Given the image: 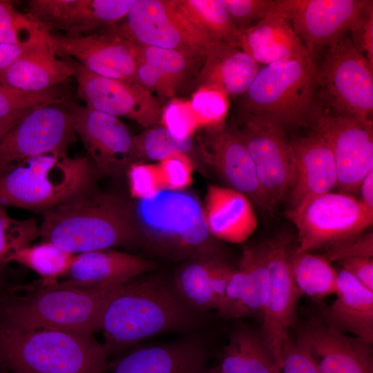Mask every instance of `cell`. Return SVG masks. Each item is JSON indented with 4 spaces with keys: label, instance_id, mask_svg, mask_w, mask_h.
Returning <instances> with one entry per match:
<instances>
[{
    "label": "cell",
    "instance_id": "cell-44",
    "mask_svg": "<svg viewBox=\"0 0 373 373\" xmlns=\"http://www.w3.org/2000/svg\"><path fill=\"white\" fill-rule=\"evenodd\" d=\"M229 17L240 32L262 19L274 7V0H223Z\"/></svg>",
    "mask_w": 373,
    "mask_h": 373
},
{
    "label": "cell",
    "instance_id": "cell-3",
    "mask_svg": "<svg viewBox=\"0 0 373 373\" xmlns=\"http://www.w3.org/2000/svg\"><path fill=\"white\" fill-rule=\"evenodd\" d=\"M119 287L93 291L61 281L19 296L8 288L0 298V325L93 335L100 331L106 307Z\"/></svg>",
    "mask_w": 373,
    "mask_h": 373
},
{
    "label": "cell",
    "instance_id": "cell-54",
    "mask_svg": "<svg viewBox=\"0 0 373 373\" xmlns=\"http://www.w3.org/2000/svg\"><path fill=\"white\" fill-rule=\"evenodd\" d=\"M0 373H16L0 366Z\"/></svg>",
    "mask_w": 373,
    "mask_h": 373
},
{
    "label": "cell",
    "instance_id": "cell-5",
    "mask_svg": "<svg viewBox=\"0 0 373 373\" xmlns=\"http://www.w3.org/2000/svg\"><path fill=\"white\" fill-rule=\"evenodd\" d=\"M133 211L141 242L158 254L175 260L221 257L209 231L203 205L192 194L164 189L137 200Z\"/></svg>",
    "mask_w": 373,
    "mask_h": 373
},
{
    "label": "cell",
    "instance_id": "cell-47",
    "mask_svg": "<svg viewBox=\"0 0 373 373\" xmlns=\"http://www.w3.org/2000/svg\"><path fill=\"white\" fill-rule=\"evenodd\" d=\"M281 373H320L316 363L307 349L289 337L283 352Z\"/></svg>",
    "mask_w": 373,
    "mask_h": 373
},
{
    "label": "cell",
    "instance_id": "cell-39",
    "mask_svg": "<svg viewBox=\"0 0 373 373\" xmlns=\"http://www.w3.org/2000/svg\"><path fill=\"white\" fill-rule=\"evenodd\" d=\"M64 97L57 88L28 91L0 84V119L41 106L59 104Z\"/></svg>",
    "mask_w": 373,
    "mask_h": 373
},
{
    "label": "cell",
    "instance_id": "cell-33",
    "mask_svg": "<svg viewBox=\"0 0 373 373\" xmlns=\"http://www.w3.org/2000/svg\"><path fill=\"white\" fill-rule=\"evenodd\" d=\"M222 262L221 257L193 259L182 266L175 276L173 280L180 294L200 312L218 311L215 289Z\"/></svg>",
    "mask_w": 373,
    "mask_h": 373
},
{
    "label": "cell",
    "instance_id": "cell-46",
    "mask_svg": "<svg viewBox=\"0 0 373 373\" xmlns=\"http://www.w3.org/2000/svg\"><path fill=\"white\" fill-rule=\"evenodd\" d=\"M356 50L373 65V1L365 5L349 30Z\"/></svg>",
    "mask_w": 373,
    "mask_h": 373
},
{
    "label": "cell",
    "instance_id": "cell-11",
    "mask_svg": "<svg viewBox=\"0 0 373 373\" xmlns=\"http://www.w3.org/2000/svg\"><path fill=\"white\" fill-rule=\"evenodd\" d=\"M71 111L58 104L30 110L0 139V176L41 154H67L75 140Z\"/></svg>",
    "mask_w": 373,
    "mask_h": 373
},
{
    "label": "cell",
    "instance_id": "cell-6",
    "mask_svg": "<svg viewBox=\"0 0 373 373\" xmlns=\"http://www.w3.org/2000/svg\"><path fill=\"white\" fill-rule=\"evenodd\" d=\"M0 366L16 373H107V355L93 334L0 325Z\"/></svg>",
    "mask_w": 373,
    "mask_h": 373
},
{
    "label": "cell",
    "instance_id": "cell-35",
    "mask_svg": "<svg viewBox=\"0 0 373 373\" xmlns=\"http://www.w3.org/2000/svg\"><path fill=\"white\" fill-rule=\"evenodd\" d=\"M290 271L301 294L320 300L334 294L338 272L324 256L310 252L289 253Z\"/></svg>",
    "mask_w": 373,
    "mask_h": 373
},
{
    "label": "cell",
    "instance_id": "cell-51",
    "mask_svg": "<svg viewBox=\"0 0 373 373\" xmlns=\"http://www.w3.org/2000/svg\"><path fill=\"white\" fill-rule=\"evenodd\" d=\"M359 189L364 205L373 210V169L369 171L363 179Z\"/></svg>",
    "mask_w": 373,
    "mask_h": 373
},
{
    "label": "cell",
    "instance_id": "cell-7",
    "mask_svg": "<svg viewBox=\"0 0 373 373\" xmlns=\"http://www.w3.org/2000/svg\"><path fill=\"white\" fill-rule=\"evenodd\" d=\"M93 181L87 157L41 154L0 176V205L44 212L91 189Z\"/></svg>",
    "mask_w": 373,
    "mask_h": 373
},
{
    "label": "cell",
    "instance_id": "cell-37",
    "mask_svg": "<svg viewBox=\"0 0 373 373\" xmlns=\"http://www.w3.org/2000/svg\"><path fill=\"white\" fill-rule=\"evenodd\" d=\"M39 236V226L32 218L17 220L10 217L0 205V279L12 255L30 245Z\"/></svg>",
    "mask_w": 373,
    "mask_h": 373
},
{
    "label": "cell",
    "instance_id": "cell-40",
    "mask_svg": "<svg viewBox=\"0 0 373 373\" xmlns=\"http://www.w3.org/2000/svg\"><path fill=\"white\" fill-rule=\"evenodd\" d=\"M227 96L223 91L209 87H201L193 93L189 103L200 126L224 123L229 109Z\"/></svg>",
    "mask_w": 373,
    "mask_h": 373
},
{
    "label": "cell",
    "instance_id": "cell-12",
    "mask_svg": "<svg viewBox=\"0 0 373 373\" xmlns=\"http://www.w3.org/2000/svg\"><path fill=\"white\" fill-rule=\"evenodd\" d=\"M287 236L267 240L269 283L260 334L280 369L283 347L301 295L291 274Z\"/></svg>",
    "mask_w": 373,
    "mask_h": 373
},
{
    "label": "cell",
    "instance_id": "cell-55",
    "mask_svg": "<svg viewBox=\"0 0 373 373\" xmlns=\"http://www.w3.org/2000/svg\"><path fill=\"white\" fill-rule=\"evenodd\" d=\"M202 373H205L204 371L202 372ZM216 373H220V371L218 372H216Z\"/></svg>",
    "mask_w": 373,
    "mask_h": 373
},
{
    "label": "cell",
    "instance_id": "cell-9",
    "mask_svg": "<svg viewBox=\"0 0 373 373\" xmlns=\"http://www.w3.org/2000/svg\"><path fill=\"white\" fill-rule=\"evenodd\" d=\"M298 231L295 253L310 252L361 233L373 222V210L353 195L326 193L287 212Z\"/></svg>",
    "mask_w": 373,
    "mask_h": 373
},
{
    "label": "cell",
    "instance_id": "cell-13",
    "mask_svg": "<svg viewBox=\"0 0 373 373\" xmlns=\"http://www.w3.org/2000/svg\"><path fill=\"white\" fill-rule=\"evenodd\" d=\"M42 31L57 56L71 58L97 75L140 84L135 46L117 34L113 26L80 36Z\"/></svg>",
    "mask_w": 373,
    "mask_h": 373
},
{
    "label": "cell",
    "instance_id": "cell-50",
    "mask_svg": "<svg viewBox=\"0 0 373 373\" xmlns=\"http://www.w3.org/2000/svg\"><path fill=\"white\" fill-rule=\"evenodd\" d=\"M41 30V29H40ZM42 34L39 33L31 40L21 44H0V72L7 68L24 52L33 46Z\"/></svg>",
    "mask_w": 373,
    "mask_h": 373
},
{
    "label": "cell",
    "instance_id": "cell-16",
    "mask_svg": "<svg viewBox=\"0 0 373 373\" xmlns=\"http://www.w3.org/2000/svg\"><path fill=\"white\" fill-rule=\"evenodd\" d=\"M79 97L86 105L117 117H126L143 127L161 123L162 108L153 93L140 84L104 77L69 57Z\"/></svg>",
    "mask_w": 373,
    "mask_h": 373
},
{
    "label": "cell",
    "instance_id": "cell-22",
    "mask_svg": "<svg viewBox=\"0 0 373 373\" xmlns=\"http://www.w3.org/2000/svg\"><path fill=\"white\" fill-rule=\"evenodd\" d=\"M294 163L293 182L289 190L290 209L331 192L336 186V171L332 151L316 131L305 136L289 139Z\"/></svg>",
    "mask_w": 373,
    "mask_h": 373
},
{
    "label": "cell",
    "instance_id": "cell-1",
    "mask_svg": "<svg viewBox=\"0 0 373 373\" xmlns=\"http://www.w3.org/2000/svg\"><path fill=\"white\" fill-rule=\"evenodd\" d=\"M142 276L120 286L106 307L100 331L107 356L144 339L192 331L204 323V313L182 296L174 280Z\"/></svg>",
    "mask_w": 373,
    "mask_h": 373
},
{
    "label": "cell",
    "instance_id": "cell-49",
    "mask_svg": "<svg viewBox=\"0 0 373 373\" xmlns=\"http://www.w3.org/2000/svg\"><path fill=\"white\" fill-rule=\"evenodd\" d=\"M343 269L350 274L367 289L373 291V261L372 258L352 257L338 260Z\"/></svg>",
    "mask_w": 373,
    "mask_h": 373
},
{
    "label": "cell",
    "instance_id": "cell-19",
    "mask_svg": "<svg viewBox=\"0 0 373 373\" xmlns=\"http://www.w3.org/2000/svg\"><path fill=\"white\" fill-rule=\"evenodd\" d=\"M137 0H30L27 15L39 28L68 36L94 33L117 25Z\"/></svg>",
    "mask_w": 373,
    "mask_h": 373
},
{
    "label": "cell",
    "instance_id": "cell-17",
    "mask_svg": "<svg viewBox=\"0 0 373 373\" xmlns=\"http://www.w3.org/2000/svg\"><path fill=\"white\" fill-rule=\"evenodd\" d=\"M313 130L326 140L332 151L336 187L343 193H357L364 177L373 169L372 120L360 121L322 113Z\"/></svg>",
    "mask_w": 373,
    "mask_h": 373
},
{
    "label": "cell",
    "instance_id": "cell-25",
    "mask_svg": "<svg viewBox=\"0 0 373 373\" xmlns=\"http://www.w3.org/2000/svg\"><path fill=\"white\" fill-rule=\"evenodd\" d=\"M336 298L321 309V319L329 327L373 342V291L344 269L338 272Z\"/></svg>",
    "mask_w": 373,
    "mask_h": 373
},
{
    "label": "cell",
    "instance_id": "cell-41",
    "mask_svg": "<svg viewBox=\"0 0 373 373\" xmlns=\"http://www.w3.org/2000/svg\"><path fill=\"white\" fill-rule=\"evenodd\" d=\"M40 30L27 14L17 11L10 1H0V44H24Z\"/></svg>",
    "mask_w": 373,
    "mask_h": 373
},
{
    "label": "cell",
    "instance_id": "cell-2",
    "mask_svg": "<svg viewBox=\"0 0 373 373\" xmlns=\"http://www.w3.org/2000/svg\"><path fill=\"white\" fill-rule=\"evenodd\" d=\"M43 213L39 236L74 255L141 242L133 208L90 189Z\"/></svg>",
    "mask_w": 373,
    "mask_h": 373
},
{
    "label": "cell",
    "instance_id": "cell-26",
    "mask_svg": "<svg viewBox=\"0 0 373 373\" xmlns=\"http://www.w3.org/2000/svg\"><path fill=\"white\" fill-rule=\"evenodd\" d=\"M207 353L202 343L183 340L134 350L111 373H202Z\"/></svg>",
    "mask_w": 373,
    "mask_h": 373
},
{
    "label": "cell",
    "instance_id": "cell-4",
    "mask_svg": "<svg viewBox=\"0 0 373 373\" xmlns=\"http://www.w3.org/2000/svg\"><path fill=\"white\" fill-rule=\"evenodd\" d=\"M244 114L286 131L314 127L323 113L318 66L310 59L264 66L243 94Z\"/></svg>",
    "mask_w": 373,
    "mask_h": 373
},
{
    "label": "cell",
    "instance_id": "cell-42",
    "mask_svg": "<svg viewBox=\"0 0 373 373\" xmlns=\"http://www.w3.org/2000/svg\"><path fill=\"white\" fill-rule=\"evenodd\" d=\"M126 174L131 195L137 200L151 198L164 189L158 164L135 162Z\"/></svg>",
    "mask_w": 373,
    "mask_h": 373
},
{
    "label": "cell",
    "instance_id": "cell-24",
    "mask_svg": "<svg viewBox=\"0 0 373 373\" xmlns=\"http://www.w3.org/2000/svg\"><path fill=\"white\" fill-rule=\"evenodd\" d=\"M73 77L71 65L57 58L42 31L33 46L0 72V84L28 91H44L57 88Z\"/></svg>",
    "mask_w": 373,
    "mask_h": 373
},
{
    "label": "cell",
    "instance_id": "cell-32",
    "mask_svg": "<svg viewBox=\"0 0 373 373\" xmlns=\"http://www.w3.org/2000/svg\"><path fill=\"white\" fill-rule=\"evenodd\" d=\"M233 276L241 292L238 318H262L269 283L267 240L244 247L239 267Z\"/></svg>",
    "mask_w": 373,
    "mask_h": 373
},
{
    "label": "cell",
    "instance_id": "cell-36",
    "mask_svg": "<svg viewBox=\"0 0 373 373\" xmlns=\"http://www.w3.org/2000/svg\"><path fill=\"white\" fill-rule=\"evenodd\" d=\"M74 256L50 242L44 241L19 249L12 255L10 262H17L32 270L41 277V285L50 286L66 276Z\"/></svg>",
    "mask_w": 373,
    "mask_h": 373
},
{
    "label": "cell",
    "instance_id": "cell-28",
    "mask_svg": "<svg viewBox=\"0 0 373 373\" xmlns=\"http://www.w3.org/2000/svg\"><path fill=\"white\" fill-rule=\"evenodd\" d=\"M203 209L209 231L218 240L241 243L256 229L251 200L231 188L209 185Z\"/></svg>",
    "mask_w": 373,
    "mask_h": 373
},
{
    "label": "cell",
    "instance_id": "cell-30",
    "mask_svg": "<svg viewBox=\"0 0 373 373\" xmlns=\"http://www.w3.org/2000/svg\"><path fill=\"white\" fill-rule=\"evenodd\" d=\"M135 46L139 84L151 93L171 97L186 75L193 57L173 49Z\"/></svg>",
    "mask_w": 373,
    "mask_h": 373
},
{
    "label": "cell",
    "instance_id": "cell-8",
    "mask_svg": "<svg viewBox=\"0 0 373 373\" xmlns=\"http://www.w3.org/2000/svg\"><path fill=\"white\" fill-rule=\"evenodd\" d=\"M318 73L323 113L372 120L373 65L356 50L350 36L345 35L326 48Z\"/></svg>",
    "mask_w": 373,
    "mask_h": 373
},
{
    "label": "cell",
    "instance_id": "cell-15",
    "mask_svg": "<svg viewBox=\"0 0 373 373\" xmlns=\"http://www.w3.org/2000/svg\"><path fill=\"white\" fill-rule=\"evenodd\" d=\"M367 0H274L275 10L287 21L314 61L319 48L347 35Z\"/></svg>",
    "mask_w": 373,
    "mask_h": 373
},
{
    "label": "cell",
    "instance_id": "cell-20",
    "mask_svg": "<svg viewBox=\"0 0 373 373\" xmlns=\"http://www.w3.org/2000/svg\"><path fill=\"white\" fill-rule=\"evenodd\" d=\"M198 140L204 162L213 167L231 189L245 195L263 210L272 209L236 127L227 126L225 122L205 127Z\"/></svg>",
    "mask_w": 373,
    "mask_h": 373
},
{
    "label": "cell",
    "instance_id": "cell-21",
    "mask_svg": "<svg viewBox=\"0 0 373 373\" xmlns=\"http://www.w3.org/2000/svg\"><path fill=\"white\" fill-rule=\"evenodd\" d=\"M296 340L309 352L320 373H373L372 345L334 329L321 318L307 322Z\"/></svg>",
    "mask_w": 373,
    "mask_h": 373
},
{
    "label": "cell",
    "instance_id": "cell-29",
    "mask_svg": "<svg viewBox=\"0 0 373 373\" xmlns=\"http://www.w3.org/2000/svg\"><path fill=\"white\" fill-rule=\"evenodd\" d=\"M203 64L198 77L201 87L216 88L233 96L243 95L260 68L241 49L222 43L211 44Z\"/></svg>",
    "mask_w": 373,
    "mask_h": 373
},
{
    "label": "cell",
    "instance_id": "cell-38",
    "mask_svg": "<svg viewBox=\"0 0 373 373\" xmlns=\"http://www.w3.org/2000/svg\"><path fill=\"white\" fill-rule=\"evenodd\" d=\"M137 158L159 161L178 153H186L193 147L191 137L178 139L164 126L154 127L134 137Z\"/></svg>",
    "mask_w": 373,
    "mask_h": 373
},
{
    "label": "cell",
    "instance_id": "cell-10",
    "mask_svg": "<svg viewBox=\"0 0 373 373\" xmlns=\"http://www.w3.org/2000/svg\"><path fill=\"white\" fill-rule=\"evenodd\" d=\"M115 31L135 45L173 49L204 58L210 42L188 19L175 0H137Z\"/></svg>",
    "mask_w": 373,
    "mask_h": 373
},
{
    "label": "cell",
    "instance_id": "cell-45",
    "mask_svg": "<svg viewBox=\"0 0 373 373\" xmlns=\"http://www.w3.org/2000/svg\"><path fill=\"white\" fill-rule=\"evenodd\" d=\"M158 165L165 190L182 191L192 183L193 164L186 153L169 156Z\"/></svg>",
    "mask_w": 373,
    "mask_h": 373
},
{
    "label": "cell",
    "instance_id": "cell-52",
    "mask_svg": "<svg viewBox=\"0 0 373 373\" xmlns=\"http://www.w3.org/2000/svg\"><path fill=\"white\" fill-rule=\"evenodd\" d=\"M30 110L18 112L6 117L0 119V139L9 129H10L14 125H15Z\"/></svg>",
    "mask_w": 373,
    "mask_h": 373
},
{
    "label": "cell",
    "instance_id": "cell-27",
    "mask_svg": "<svg viewBox=\"0 0 373 373\" xmlns=\"http://www.w3.org/2000/svg\"><path fill=\"white\" fill-rule=\"evenodd\" d=\"M241 32L239 48L258 64L312 59L291 26L274 7L256 25Z\"/></svg>",
    "mask_w": 373,
    "mask_h": 373
},
{
    "label": "cell",
    "instance_id": "cell-43",
    "mask_svg": "<svg viewBox=\"0 0 373 373\" xmlns=\"http://www.w3.org/2000/svg\"><path fill=\"white\" fill-rule=\"evenodd\" d=\"M161 123L172 135L178 139L191 137L200 126L190 103L175 99L162 109Z\"/></svg>",
    "mask_w": 373,
    "mask_h": 373
},
{
    "label": "cell",
    "instance_id": "cell-48",
    "mask_svg": "<svg viewBox=\"0 0 373 373\" xmlns=\"http://www.w3.org/2000/svg\"><path fill=\"white\" fill-rule=\"evenodd\" d=\"M323 256L329 262L352 257L372 258V233L364 235L360 233L337 242L326 249Z\"/></svg>",
    "mask_w": 373,
    "mask_h": 373
},
{
    "label": "cell",
    "instance_id": "cell-34",
    "mask_svg": "<svg viewBox=\"0 0 373 373\" xmlns=\"http://www.w3.org/2000/svg\"><path fill=\"white\" fill-rule=\"evenodd\" d=\"M175 2L210 42L239 48L242 32L233 25L223 0H175Z\"/></svg>",
    "mask_w": 373,
    "mask_h": 373
},
{
    "label": "cell",
    "instance_id": "cell-18",
    "mask_svg": "<svg viewBox=\"0 0 373 373\" xmlns=\"http://www.w3.org/2000/svg\"><path fill=\"white\" fill-rule=\"evenodd\" d=\"M65 106L72 112L76 135L103 172L119 175L137 162L134 137L118 117L87 106L71 102Z\"/></svg>",
    "mask_w": 373,
    "mask_h": 373
},
{
    "label": "cell",
    "instance_id": "cell-31",
    "mask_svg": "<svg viewBox=\"0 0 373 373\" xmlns=\"http://www.w3.org/2000/svg\"><path fill=\"white\" fill-rule=\"evenodd\" d=\"M220 373H281L260 333L240 325L224 348Z\"/></svg>",
    "mask_w": 373,
    "mask_h": 373
},
{
    "label": "cell",
    "instance_id": "cell-14",
    "mask_svg": "<svg viewBox=\"0 0 373 373\" xmlns=\"http://www.w3.org/2000/svg\"><path fill=\"white\" fill-rule=\"evenodd\" d=\"M254 164L261 188L273 209L289 193L294 177L289 139L283 128L243 114L236 127Z\"/></svg>",
    "mask_w": 373,
    "mask_h": 373
},
{
    "label": "cell",
    "instance_id": "cell-23",
    "mask_svg": "<svg viewBox=\"0 0 373 373\" xmlns=\"http://www.w3.org/2000/svg\"><path fill=\"white\" fill-rule=\"evenodd\" d=\"M156 267L143 257L112 249L74 256L63 282L87 290L105 291L119 287Z\"/></svg>",
    "mask_w": 373,
    "mask_h": 373
},
{
    "label": "cell",
    "instance_id": "cell-53",
    "mask_svg": "<svg viewBox=\"0 0 373 373\" xmlns=\"http://www.w3.org/2000/svg\"><path fill=\"white\" fill-rule=\"evenodd\" d=\"M8 288V287H6L5 284L3 283L2 278L0 279V298L6 292Z\"/></svg>",
    "mask_w": 373,
    "mask_h": 373
}]
</instances>
